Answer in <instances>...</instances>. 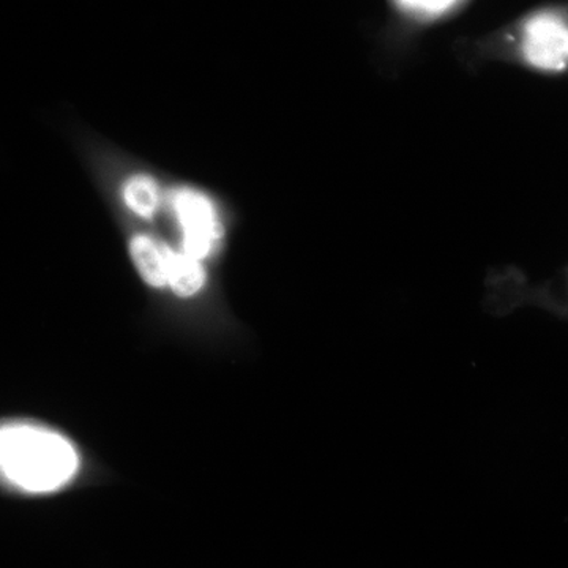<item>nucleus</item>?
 <instances>
[{"label": "nucleus", "instance_id": "f257e3e1", "mask_svg": "<svg viewBox=\"0 0 568 568\" xmlns=\"http://www.w3.org/2000/svg\"><path fill=\"white\" fill-rule=\"evenodd\" d=\"M80 470V455L65 436L41 426L0 428V473L29 493L58 491Z\"/></svg>", "mask_w": 568, "mask_h": 568}, {"label": "nucleus", "instance_id": "f03ea898", "mask_svg": "<svg viewBox=\"0 0 568 568\" xmlns=\"http://www.w3.org/2000/svg\"><path fill=\"white\" fill-rule=\"evenodd\" d=\"M523 54L536 69L559 71L568 62V28L555 13H538L525 26Z\"/></svg>", "mask_w": 568, "mask_h": 568}, {"label": "nucleus", "instance_id": "7ed1b4c3", "mask_svg": "<svg viewBox=\"0 0 568 568\" xmlns=\"http://www.w3.org/2000/svg\"><path fill=\"white\" fill-rule=\"evenodd\" d=\"M179 219L185 233V254L194 260H203L211 252L213 239V211L209 201L201 194L182 192L175 200Z\"/></svg>", "mask_w": 568, "mask_h": 568}, {"label": "nucleus", "instance_id": "20e7f679", "mask_svg": "<svg viewBox=\"0 0 568 568\" xmlns=\"http://www.w3.org/2000/svg\"><path fill=\"white\" fill-rule=\"evenodd\" d=\"M133 263L149 286L163 287L168 284L166 252L153 244L151 239L138 235L130 244Z\"/></svg>", "mask_w": 568, "mask_h": 568}, {"label": "nucleus", "instance_id": "39448f33", "mask_svg": "<svg viewBox=\"0 0 568 568\" xmlns=\"http://www.w3.org/2000/svg\"><path fill=\"white\" fill-rule=\"evenodd\" d=\"M168 284L179 297H192L200 293L205 283V272L200 260L189 254L166 252Z\"/></svg>", "mask_w": 568, "mask_h": 568}, {"label": "nucleus", "instance_id": "423d86ee", "mask_svg": "<svg viewBox=\"0 0 568 568\" xmlns=\"http://www.w3.org/2000/svg\"><path fill=\"white\" fill-rule=\"evenodd\" d=\"M125 201L138 215L151 216L156 207L155 185L145 178L133 179L126 183Z\"/></svg>", "mask_w": 568, "mask_h": 568}, {"label": "nucleus", "instance_id": "0eeeda50", "mask_svg": "<svg viewBox=\"0 0 568 568\" xmlns=\"http://www.w3.org/2000/svg\"><path fill=\"white\" fill-rule=\"evenodd\" d=\"M395 2L407 13L433 18L446 13L452 7L457 6L459 0H395Z\"/></svg>", "mask_w": 568, "mask_h": 568}]
</instances>
